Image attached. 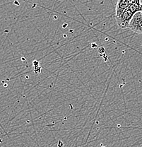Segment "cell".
I'll list each match as a JSON object with an SVG mask.
<instances>
[{"mask_svg":"<svg viewBox=\"0 0 142 147\" xmlns=\"http://www.w3.org/2000/svg\"><path fill=\"white\" fill-rule=\"evenodd\" d=\"M103 147H104V146H103Z\"/></svg>","mask_w":142,"mask_h":147,"instance_id":"cell-5","label":"cell"},{"mask_svg":"<svg viewBox=\"0 0 142 147\" xmlns=\"http://www.w3.org/2000/svg\"><path fill=\"white\" fill-rule=\"evenodd\" d=\"M141 12H142V11H141Z\"/></svg>","mask_w":142,"mask_h":147,"instance_id":"cell-6","label":"cell"},{"mask_svg":"<svg viewBox=\"0 0 142 147\" xmlns=\"http://www.w3.org/2000/svg\"><path fill=\"white\" fill-rule=\"evenodd\" d=\"M136 0H118L115 7V17L120 16L122 13L128 8Z\"/></svg>","mask_w":142,"mask_h":147,"instance_id":"cell-3","label":"cell"},{"mask_svg":"<svg viewBox=\"0 0 142 147\" xmlns=\"http://www.w3.org/2000/svg\"><path fill=\"white\" fill-rule=\"evenodd\" d=\"M131 30L138 34H142V12L139 11L133 16L129 23V28Z\"/></svg>","mask_w":142,"mask_h":147,"instance_id":"cell-2","label":"cell"},{"mask_svg":"<svg viewBox=\"0 0 142 147\" xmlns=\"http://www.w3.org/2000/svg\"><path fill=\"white\" fill-rule=\"evenodd\" d=\"M140 3H141V4L142 5V0H140Z\"/></svg>","mask_w":142,"mask_h":147,"instance_id":"cell-4","label":"cell"},{"mask_svg":"<svg viewBox=\"0 0 142 147\" xmlns=\"http://www.w3.org/2000/svg\"><path fill=\"white\" fill-rule=\"evenodd\" d=\"M139 11H142V5L140 3V0H136L132 5L125 9L120 16L115 17L118 26L122 29L128 28L133 16Z\"/></svg>","mask_w":142,"mask_h":147,"instance_id":"cell-1","label":"cell"}]
</instances>
